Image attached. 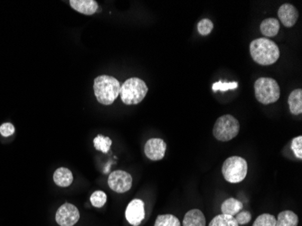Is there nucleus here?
Returning a JSON list of instances; mask_svg holds the SVG:
<instances>
[{
  "label": "nucleus",
  "instance_id": "f257e3e1",
  "mask_svg": "<svg viewBox=\"0 0 302 226\" xmlns=\"http://www.w3.org/2000/svg\"><path fill=\"white\" fill-rule=\"evenodd\" d=\"M250 53L253 61L260 65H273L279 58V47L268 38H258L251 42Z\"/></svg>",
  "mask_w": 302,
  "mask_h": 226
},
{
  "label": "nucleus",
  "instance_id": "f03ea898",
  "mask_svg": "<svg viewBox=\"0 0 302 226\" xmlns=\"http://www.w3.org/2000/svg\"><path fill=\"white\" fill-rule=\"evenodd\" d=\"M93 89L98 102L103 105H111L120 95L121 84L110 75H101L94 80Z\"/></svg>",
  "mask_w": 302,
  "mask_h": 226
},
{
  "label": "nucleus",
  "instance_id": "7ed1b4c3",
  "mask_svg": "<svg viewBox=\"0 0 302 226\" xmlns=\"http://www.w3.org/2000/svg\"><path fill=\"white\" fill-rule=\"evenodd\" d=\"M148 86L140 78H130L121 86V99L126 105H135L142 102L148 93Z\"/></svg>",
  "mask_w": 302,
  "mask_h": 226
},
{
  "label": "nucleus",
  "instance_id": "20e7f679",
  "mask_svg": "<svg viewBox=\"0 0 302 226\" xmlns=\"http://www.w3.org/2000/svg\"><path fill=\"white\" fill-rule=\"evenodd\" d=\"M254 93L257 101L267 105L279 100L280 89L274 79L260 77L254 83Z\"/></svg>",
  "mask_w": 302,
  "mask_h": 226
},
{
  "label": "nucleus",
  "instance_id": "39448f33",
  "mask_svg": "<svg viewBox=\"0 0 302 226\" xmlns=\"http://www.w3.org/2000/svg\"><path fill=\"white\" fill-rule=\"evenodd\" d=\"M248 164L244 158L238 156L228 157L222 166L224 179L231 184H238L246 177Z\"/></svg>",
  "mask_w": 302,
  "mask_h": 226
},
{
  "label": "nucleus",
  "instance_id": "423d86ee",
  "mask_svg": "<svg viewBox=\"0 0 302 226\" xmlns=\"http://www.w3.org/2000/svg\"><path fill=\"white\" fill-rule=\"evenodd\" d=\"M240 131V124L233 116L223 115L214 123L213 134L220 141H229L234 139Z\"/></svg>",
  "mask_w": 302,
  "mask_h": 226
},
{
  "label": "nucleus",
  "instance_id": "0eeeda50",
  "mask_svg": "<svg viewBox=\"0 0 302 226\" xmlns=\"http://www.w3.org/2000/svg\"><path fill=\"white\" fill-rule=\"evenodd\" d=\"M108 184L111 189L114 192L122 194L131 188L132 186V176L126 171H113L108 178Z\"/></svg>",
  "mask_w": 302,
  "mask_h": 226
},
{
  "label": "nucleus",
  "instance_id": "6e6552de",
  "mask_svg": "<svg viewBox=\"0 0 302 226\" xmlns=\"http://www.w3.org/2000/svg\"><path fill=\"white\" fill-rule=\"evenodd\" d=\"M79 219V210L72 203H64L56 212V222L60 226H74Z\"/></svg>",
  "mask_w": 302,
  "mask_h": 226
},
{
  "label": "nucleus",
  "instance_id": "1a4fd4ad",
  "mask_svg": "<svg viewBox=\"0 0 302 226\" xmlns=\"http://www.w3.org/2000/svg\"><path fill=\"white\" fill-rule=\"evenodd\" d=\"M126 219L132 226H139L145 218L144 202L140 199H134L130 202L125 212Z\"/></svg>",
  "mask_w": 302,
  "mask_h": 226
},
{
  "label": "nucleus",
  "instance_id": "9d476101",
  "mask_svg": "<svg viewBox=\"0 0 302 226\" xmlns=\"http://www.w3.org/2000/svg\"><path fill=\"white\" fill-rule=\"evenodd\" d=\"M167 144L161 139H150L145 144V155L153 161L161 160L165 157Z\"/></svg>",
  "mask_w": 302,
  "mask_h": 226
},
{
  "label": "nucleus",
  "instance_id": "9b49d317",
  "mask_svg": "<svg viewBox=\"0 0 302 226\" xmlns=\"http://www.w3.org/2000/svg\"><path fill=\"white\" fill-rule=\"evenodd\" d=\"M278 17L284 27L292 28L293 26L297 23L298 12L294 6L290 4H283L279 9Z\"/></svg>",
  "mask_w": 302,
  "mask_h": 226
},
{
  "label": "nucleus",
  "instance_id": "f8f14e48",
  "mask_svg": "<svg viewBox=\"0 0 302 226\" xmlns=\"http://www.w3.org/2000/svg\"><path fill=\"white\" fill-rule=\"evenodd\" d=\"M70 5L81 14L91 16L97 12L98 3L94 0H71Z\"/></svg>",
  "mask_w": 302,
  "mask_h": 226
},
{
  "label": "nucleus",
  "instance_id": "ddd939ff",
  "mask_svg": "<svg viewBox=\"0 0 302 226\" xmlns=\"http://www.w3.org/2000/svg\"><path fill=\"white\" fill-rule=\"evenodd\" d=\"M205 215L199 209H193L186 212L183 220V226H205Z\"/></svg>",
  "mask_w": 302,
  "mask_h": 226
},
{
  "label": "nucleus",
  "instance_id": "4468645a",
  "mask_svg": "<svg viewBox=\"0 0 302 226\" xmlns=\"http://www.w3.org/2000/svg\"><path fill=\"white\" fill-rule=\"evenodd\" d=\"M54 181L58 186L67 187L73 183L74 175L68 168L60 167L54 174Z\"/></svg>",
  "mask_w": 302,
  "mask_h": 226
},
{
  "label": "nucleus",
  "instance_id": "2eb2a0df",
  "mask_svg": "<svg viewBox=\"0 0 302 226\" xmlns=\"http://www.w3.org/2000/svg\"><path fill=\"white\" fill-rule=\"evenodd\" d=\"M289 111L293 115H299L302 113V90L296 89L289 94L288 99Z\"/></svg>",
  "mask_w": 302,
  "mask_h": 226
},
{
  "label": "nucleus",
  "instance_id": "dca6fc26",
  "mask_svg": "<svg viewBox=\"0 0 302 226\" xmlns=\"http://www.w3.org/2000/svg\"><path fill=\"white\" fill-rule=\"evenodd\" d=\"M260 32L265 37H275L279 31V20L273 18L264 19L260 24Z\"/></svg>",
  "mask_w": 302,
  "mask_h": 226
},
{
  "label": "nucleus",
  "instance_id": "f3484780",
  "mask_svg": "<svg viewBox=\"0 0 302 226\" xmlns=\"http://www.w3.org/2000/svg\"><path fill=\"white\" fill-rule=\"evenodd\" d=\"M242 208H243V204H242L241 201L231 197V198L226 199L222 203L221 211H222L223 214H228V215L234 216V215L237 214L238 212L242 211Z\"/></svg>",
  "mask_w": 302,
  "mask_h": 226
},
{
  "label": "nucleus",
  "instance_id": "a211bd4d",
  "mask_svg": "<svg viewBox=\"0 0 302 226\" xmlns=\"http://www.w3.org/2000/svg\"><path fill=\"white\" fill-rule=\"evenodd\" d=\"M298 217L292 211H282L276 219V226H297Z\"/></svg>",
  "mask_w": 302,
  "mask_h": 226
},
{
  "label": "nucleus",
  "instance_id": "6ab92c4d",
  "mask_svg": "<svg viewBox=\"0 0 302 226\" xmlns=\"http://www.w3.org/2000/svg\"><path fill=\"white\" fill-rule=\"evenodd\" d=\"M209 226H239V224L234 217L221 213L213 218Z\"/></svg>",
  "mask_w": 302,
  "mask_h": 226
},
{
  "label": "nucleus",
  "instance_id": "aec40b11",
  "mask_svg": "<svg viewBox=\"0 0 302 226\" xmlns=\"http://www.w3.org/2000/svg\"><path fill=\"white\" fill-rule=\"evenodd\" d=\"M93 144L94 148H96L99 151L106 154L109 152L111 146H112V139L109 137H104L103 135H98L95 139H93Z\"/></svg>",
  "mask_w": 302,
  "mask_h": 226
},
{
  "label": "nucleus",
  "instance_id": "412c9836",
  "mask_svg": "<svg viewBox=\"0 0 302 226\" xmlns=\"http://www.w3.org/2000/svg\"><path fill=\"white\" fill-rule=\"evenodd\" d=\"M154 226H181L177 217L173 214H161L157 217Z\"/></svg>",
  "mask_w": 302,
  "mask_h": 226
},
{
  "label": "nucleus",
  "instance_id": "4be33fe9",
  "mask_svg": "<svg viewBox=\"0 0 302 226\" xmlns=\"http://www.w3.org/2000/svg\"><path fill=\"white\" fill-rule=\"evenodd\" d=\"M252 226H276V219L272 214L262 213L256 218Z\"/></svg>",
  "mask_w": 302,
  "mask_h": 226
},
{
  "label": "nucleus",
  "instance_id": "5701e85b",
  "mask_svg": "<svg viewBox=\"0 0 302 226\" xmlns=\"http://www.w3.org/2000/svg\"><path fill=\"white\" fill-rule=\"evenodd\" d=\"M107 202V195L103 191H95L91 195V203L94 207L101 208Z\"/></svg>",
  "mask_w": 302,
  "mask_h": 226
},
{
  "label": "nucleus",
  "instance_id": "b1692460",
  "mask_svg": "<svg viewBox=\"0 0 302 226\" xmlns=\"http://www.w3.org/2000/svg\"><path fill=\"white\" fill-rule=\"evenodd\" d=\"M214 28V24L208 19H204L200 20L199 23L197 24V30L200 35L202 36H208L212 32Z\"/></svg>",
  "mask_w": 302,
  "mask_h": 226
},
{
  "label": "nucleus",
  "instance_id": "393cba45",
  "mask_svg": "<svg viewBox=\"0 0 302 226\" xmlns=\"http://www.w3.org/2000/svg\"><path fill=\"white\" fill-rule=\"evenodd\" d=\"M238 87V83L236 82H232V83H223V82H217L214 83L212 86V89L214 93H216L217 91L221 92H227L229 90H234Z\"/></svg>",
  "mask_w": 302,
  "mask_h": 226
},
{
  "label": "nucleus",
  "instance_id": "a878e982",
  "mask_svg": "<svg viewBox=\"0 0 302 226\" xmlns=\"http://www.w3.org/2000/svg\"><path fill=\"white\" fill-rule=\"evenodd\" d=\"M302 137L298 136L291 141V150L298 159H302Z\"/></svg>",
  "mask_w": 302,
  "mask_h": 226
},
{
  "label": "nucleus",
  "instance_id": "bb28decb",
  "mask_svg": "<svg viewBox=\"0 0 302 226\" xmlns=\"http://www.w3.org/2000/svg\"><path fill=\"white\" fill-rule=\"evenodd\" d=\"M235 220L238 222V224L240 225H244L249 223L251 220V213L248 211H241L238 212L236 216L234 217Z\"/></svg>",
  "mask_w": 302,
  "mask_h": 226
},
{
  "label": "nucleus",
  "instance_id": "cd10ccee",
  "mask_svg": "<svg viewBox=\"0 0 302 226\" xmlns=\"http://www.w3.org/2000/svg\"><path fill=\"white\" fill-rule=\"evenodd\" d=\"M14 125L11 123H4L0 126V134L3 137H10L15 133Z\"/></svg>",
  "mask_w": 302,
  "mask_h": 226
}]
</instances>
